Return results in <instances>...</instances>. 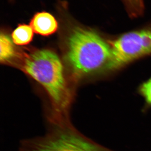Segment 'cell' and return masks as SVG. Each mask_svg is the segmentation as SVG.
<instances>
[{
  "label": "cell",
  "mask_w": 151,
  "mask_h": 151,
  "mask_svg": "<svg viewBox=\"0 0 151 151\" xmlns=\"http://www.w3.org/2000/svg\"><path fill=\"white\" fill-rule=\"evenodd\" d=\"M22 68L46 90L50 103L45 115L48 124L71 122L73 97L65 80L62 63L56 53L47 49L34 51L26 55Z\"/></svg>",
  "instance_id": "1"
},
{
  "label": "cell",
  "mask_w": 151,
  "mask_h": 151,
  "mask_svg": "<svg viewBox=\"0 0 151 151\" xmlns=\"http://www.w3.org/2000/svg\"><path fill=\"white\" fill-rule=\"evenodd\" d=\"M112 58L111 45L96 32L79 26L71 30L68 39L66 58L76 76L108 70Z\"/></svg>",
  "instance_id": "2"
},
{
  "label": "cell",
  "mask_w": 151,
  "mask_h": 151,
  "mask_svg": "<svg viewBox=\"0 0 151 151\" xmlns=\"http://www.w3.org/2000/svg\"><path fill=\"white\" fill-rule=\"evenodd\" d=\"M48 126L43 136L22 141L18 151H115L86 137L71 122Z\"/></svg>",
  "instance_id": "3"
},
{
  "label": "cell",
  "mask_w": 151,
  "mask_h": 151,
  "mask_svg": "<svg viewBox=\"0 0 151 151\" xmlns=\"http://www.w3.org/2000/svg\"><path fill=\"white\" fill-rule=\"evenodd\" d=\"M110 45L113 58L108 70L118 69L151 53V26L122 35Z\"/></svg>",
  "instance_id": "4"
},
{
  "label": "cell",
  "mask_w": 151,
  "mask_h": 151,
  "mask_svg": "<svg viewBox=\"0 0 151 151\" xmlns=\"http://www.w3.org/2000/svg\"><path fill=\"white\" fill-rule=\"evenodd\" d=\"M30 25L34 32L42 36L54 33L58 28V23L55 17L48 12L36 13L31 19Z\"/></svg>",
  "instance_id": "5"
},
{
  "label": "cell",
  "mask_w": 151,
  "mask_h": 151,
  "mask_svg": "<svg viewBox=\"0 0 151 151\" xmlns=\"http://www.w3.org/2000/svg\"><path fill=\"white\" fill-rule=\"evenodd\" d=\"M34 31L30 25L24 24H19L12 33L13 41L19 45H26L32 40Z\"/></svg>",
  "instance_id": "6"
},
{
  "label": "cell",
  "mask_w": 151,
  "mask_h": 151,
  "mask_svg": "<svg viewBox=\"0 0 151 151\" xmlns=\"http://www.w3.org/2000/svg\"><path fill=\"white\" fill-rule=\"evenodd\" d=\"M0 60L5 62L13 57L15 54L14 45L10 38L4 33L1 32L0 36Z\"/></svg>",
  "instance_id": "7"
},
{
  "label": "cell",
  "mask_w": 151,
  "mask_h": 151,
  "mask_svg": "<svg viewBox=\"0 0 151 151\" xmlns=\"http://www.w3.org/2000/svg\"><path fill=\"white\" fill-rule=\"evenodd\" d=\"M130 16L137 17L143 14L144 10L143 0H122Z\"/></svg>",
  "instance_id": "8"
},
{
  "label": "cell",
  "mask_w": 151,
  "mask_h": 151,
  "mask_svg": "<svg viewBox=\"0 0 151 151\" xmlns=\"http://www.w3.org/2000/svg\"><path fill=\"white\" fill-rule=\"evenodd\" d=\"M139 92L145 98L147 104L151 107V78L141 85Z\"/></svg>",
  "instance_id": "9"
}]
</instances>
